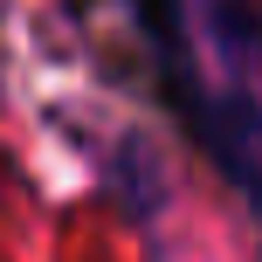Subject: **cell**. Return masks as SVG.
Masks as SVG:
<instances>
[{"mask_svg": "<svg viewBox=\"0 0 262 262\" xmlns=\"http://www.w3.org/2000/svg\"><path fill=\"white\" fill-rule=\"evenodd\" d=\"M166 7H172V49H180V0H145V14H152L159 41H166ZM180 76H186V49H180Z\"/></svg>", "mask_w": 262, "mask_h": 262, "instance_id": "obj_1", "label": "cell"}, {"mask_svg": "<svg viewBox=\"0 0 262 262\" xmlns=\"http://www.w3.org/2000/svg\"><path fill=\"white\" fill-rule=\"evenodd\" d=\"M255 207H262V180H255Z\"/></svg>", "mask_w": 262, "mask_h": 262, "instance_id": "obj_2", "label": "cell"}]
</instances>
